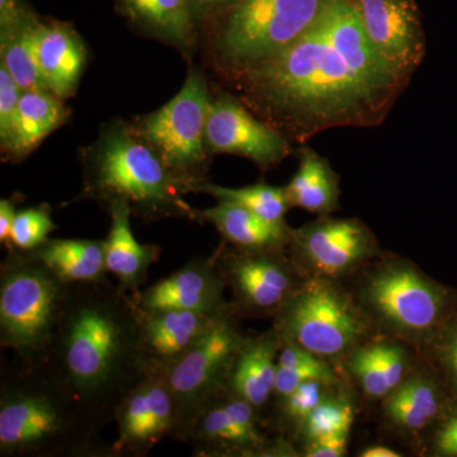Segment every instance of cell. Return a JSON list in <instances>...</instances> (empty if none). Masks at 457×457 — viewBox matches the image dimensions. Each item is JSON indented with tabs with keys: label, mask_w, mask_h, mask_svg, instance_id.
<instances>
[{
	"label": "cell",
	"mask_w": 457,
	"mask_h": 457,
	"mask_svg": "<svg viewBox=\"0 0 457 457\" xmlns=\"http://www.w3.org/2000/svg\"><path fill=\"white\" fill-rule=\"evenodd\" d=\"M101 282L69 291L51 351L59 365L57 383L84 404L107 402L117 392L128 395L149 375L141 354L137 305L121 288Z\"/></svg>",
	"instance_id": "cell-1"
},
{
	"label": "cell",
	"mask_w": 457,
	"mask_h": 457,
	"mask_svg": "<svg viewBox=\"0 0 457 457\" xmlns=\"http://www.w3.org/2000/svg\"><path fill=\"white\" fill-rule=\"evenodd\" d=\"M248 74L262 97L312 126L359 121L378 104L318 25L285 49L249 65Z\"/></svg>",
	"instance_id": "cell-2"
},
{
	"label": "cell",
	"mask_w": 457,
	"mask_h": 457,
	"mask_svg": "<svg viewBox=\"0 0 457 457\" xmlns=\"http://www.w3.org/2000/svg\"><path fill=\"white\" fill-rule=\"evenodd\" d=\"M71 286L31 255L13 257L2 270V343L26 363L49 361Z\"/></svg>",
	"instance_id": "cell-3"
},
{
	"label": "cell",
	"mask_w": 457,
	"mask_h": 457,
	"mask_svg": "<svg viewBox=\"0 0 457 457\" xmlns=\"http://www.w3.org/2000/svg\"><path fill=\"white\" fill-rule=\"evenodd\" d=\"M92 186L112 203L123 201L143 212L189 210L179 195L186 187L162 156L128 132H112L104 139L93 165Z\"/></svg>",
	"instance_id": "cell-4"
},
{
	"label": "cell",
	"mask_w": 457,
	"mask_h": 457,
	"mask_svg": "<svg viewBox=\"0 0 457 457\" xmlns=\"http://www.w3.org/2000/svg\"><path fill=\"white\" fill-rule=\"evenodd\" d=\"M245 342L228 309L162 374L173 398L177 437H188L195 420L218 399Z\"/></svg>",
	"instance_id": "cell-5"
},
{
	"label": "cell",
	"mask_w": 457,
	"mask_h": 457,
	"mask_svg": "<svg viewBox=\"0 0 457 457\" xmlns=\"http://www.w3.org/2000/svg\"><path fill=\"white\" fill-rule=\"evenodd\" d=\"M328 0H237L222 27L218 46L230 62L253 65L299 40Z\"/></svg>",
	"instance_id": "cell-6"
},
{
	"label": "cell",
	"mask_w": 457,
	"mask_h": 457,
	"mask_svg": "<svg viewBox=\"0 0 457 457\" xmlns=\"http://www.w3.org/2000/svg\"><path fill=\"white\" fill-rule=\"evenodd\" d=\"M278 335L318 357L338 356L363 326L347 295L326 279L309 281L278 312Z\"/></svg>",
	"instance_id": "cell-7"
},
{
	"label": "cell",
	"mask_w": 457,
	"mask_h": 457,
	"mask_svg": "<svg viewBox=\"0 0 457 457\" xmlns=\"http://www.w3.org/2000/svg\"><path fill=\"white\" fill-rule=\"evenodd\" d=\"M71 396L55 381L46 387L20 386L3 394L0 403L2 455L50 453L68 444L78 433Z\"/></svg>",
	"instance_id": "cell-8"
},
{
	"label": "cell",
	"mask_w": 457,
	"mask_h": 457,
	"mask_svg": "<svg viewBox=\"0 0 457 457\" xmlns=\"http://www.w3.org/2000/svg\"><path fill=\"white\" fill-rule=\"evenodd\" d=\"M210 106L206 84L191 73L179 95L141 123V135L171 170L197 167L204 156Z\"/></svg>",
	"instance_id": "cell-9"
},
{
	"label": "cell",
	"mask_w": 457,
	"mask_h": 457,
	"mask_svg": "<svg viewBox=\"0 0 457 457\" xmlns=\"http://www.w3.org/2000/svg\"><path fill=\"white\" fill-rule=\"evenodd\" d=\"M370 308L394 329L405 335H425L444 312L441 288L405 266L386 267L376 273L365 287Z\"/></svg>",
	"instance_id": "cell-10"
},
{
	"label": "cell",
	"mask_w": 457,
	"mask_h": 457,
	"mask_svg": "<svg viewBox=\"0 0 457 457\" xmlns=\"http://www.w3.org/2000/svg\"><path fill=\"white\" fill-rule=\"evenodd\" d=\"M324 37L342 57L353 77L380 102L392 93L402 75L376 51L352 0H328L317 22Z\"/></svg>",
	"instance_id": "cell-11"
},
{
	"label": "cell",
	"mask_w": 457,
	"mask_h": 457,
	"mask_svg": "<svg viewBox=\"0 0 457 457\" xmlns=\"http://www.w3.org/2000/svg\"><path fill=\"white\" fill-rule=\"evenodd\" d=\"M240 308L255 314L279 312L296 293L293 270L272 251L225 253L216 261Z\"/></svg>",
	"instance_id": "cell-12"
},
{
	"label": "cell",
	"mask_w": 457,
	"mask_h": 457,
	"mask_svg": "<svg viewBox=\"0 0 457 457\" xmlns=\"http://www.w3.org/2000/svg\"><path fill=\"white\" fill-rule=\"evenodd\" d=\"M206 145L213 153L246 156L260 165L278 163L288 152L287 141L278 131L255 120L228 97L212 102Z\"/></svg>",
	"instance_id": "cell-13"
},
{
	"label": "cell",
	"mask_w": 457,
	"mask_h": 457,
	"mask_svg": "<svg viewBox=\"0 0 457 457\" xmlns=\"http://www.w3.org/2000/svg\"><path fill=\"white\" fill-rule=\"evenodd\" d=\"M363 29L376 51L400 75L422 59L425 44L411 0H357Z\"/></svg>",
	"instance_id": "cell-14"
},
{
	"label": "cell",
	"mask_w": 457,
	"mask_h": 457,
	"mask_svg": "<svg viewBox=\"0 0 457 457\" xmlns=\"http://www.w3.org/2000/svg\"><path fill=\"white\" fill-rule=\"evenodd\" d=\"M303 260L326 278H338L374 254L372 234L356 220H323L294 231Z\"/></svg>",
	"instance_id": "cell-15"
},
{
	"label": "cell",
	"mask_w": 457,
	"mask_h": 457,
	"mask_svg": "<svg viewBox=\"0 0 457 457\" xmlns=\"http://www.w3.org/2000/svg\"><path fill=\"white\" fill-rule=\"evenodd\" d=\"M116 449L145 453L174 425L173 398L163 376L149 374L117 405Z\"/></svg>",
	"instance_id": "cell-16"
},
{
	"label": "cell",
	"mask_w": 457,
	"mask_h": 457,
	"mask_svg": "<svg viewBox=\"0 0 457 457\" xmlns=\"http://www.w3.org/2000/svg\"><path fill=\"white\" fill-rule=\"evenodd\" d=\"M224 285L218 264L196 260L147 287L134 303L141 312H221L228 309L222 299Z\"/></svg>",
	"instance_id": "cell-17"
},
{
	"label": "cell",
	"mask_w": 457,
	"mask_h": 457,
	"mask_svg": "<svg viewBox=\"0 0 457 457\" xmlns=\"http://www.w3.org/2000/svg\"><path fill=\"white\" fill-rule=\"evenodd\" d=\"M137 312L144 366L147 374L162 375L225 311Z\"/></svg>",
	"instance_id": "cell-18"
},
{
	"label": "cell",
	"mask_w": 457,
	"mask_h": 457,
	"mask_svg": "<svg viewBox=\"0 0 457 457\" xmlns=\"http://www.w3.org/2000/svg\"><path fill=\"white\" fill-rule=\"evenodd\" d=\"M33 51L45 88L56 97H69L86 64V50L77 33L62 23L36 21Z\"/></svg>",
	"instance_id": "cell-19"
},
{
	"label": "cell",
	"mask_w": 457,
	"mask_h": 457,
	"mask_svg": "<svg viewBox=\"0 0 457 457\" xmlns=\"http://www.w3.org/2000/svg\"><path fill=\"white\" fill-rule=\"evenodd\" d=\"M253 405L245 399L233 395L231 398L212 402L198 416L189 436L200 444L210 446L252 449L263 444L257 428Z\"/></svg>",
	"instance_id": "cell-20"
},
{
	"label": "cell",
	"mask_w": 457,
	"mask_h": 457,
	"mask_svg": "<svg viewBox=\"0 0 457 457\" xmlns=\"http://www.w3.org/2000/svg\"><path fill=\"white\" fill-rule=\"evenodd\" d=\"M110 209L112 225L107 240H104L107 272L119 279L122 291H135L145 281L149 267L158 260V248L140 245L135 239L129 204L113 201Z\"/></svg>",
	"instance_id": "cell-21"
},
{
	"label": "cell",
	"mask_w": 457,
	"mask_h": 457,
	"mask_svg": "<svg viewBox=\"0 0 457 457\" xmlns=\"http://www.w3.org/2000/svg\"><path fill=\"white\" fill-rule=\"evenodd\" d=\"M281 339L278 332L245 342L228 376V387L233 395L245 399L254 408L263 407L269 402L275 393Z\"/></svg>",
	"instance_id": "cell-22"
},
{
	"label": "cell",
	"mask_w": 457,
	"mask_h": 457,
	"mask_svg": "<svg viewBox=\"0 0 457 457\" xmlns=\"http://www.w3.org/2000/svg\"><path fill=\"white\" fill-rule=\"evenodd\" d=\"M194 213L212 222L228 243L245 251H273L293 237L284 222L266 220L230 203L219 201L215 207Z\"/></svg>",
	"instance_id": "cell-23"
},
{
	"label": "cell",
	"mask_w": 457,
	"mask_h": 457,
	"mask_svg": "<svg viewBox=\"0 0 457 457\" xmlns=\"http://www.w3.org/2000/svg\"><path fill=\"white\" fill-rule=\"evenodd\" d=\"M29 255L68 285L102 281L107 272L106 245L99 240H47Z\"/></svg>",
	"instance_id": "cell-24"
},
{
	"label": "cell",
	"mask_w": 457,
	"mask_h": 457,
	"mask_svg": "<svg viewBox=\"0 0 457 457\" xmlns=\"http://www.w3.org/2000/svg\"><path fill=\"white\" fill-rule=\"evenodd\" d=\"M66 116L68 114L60 98L49 90L22 92L5 150L16 158L29 154L64 122Z\"/></svg>",
	"instance_id": "cell-25"
},
{
	"label": "cell",
	"mask_w": 457,
	"mask_h": 457,
	"mask_svg": "<svg viewBox=\"0 0 457 457\" xmlns=\"http://www.w3.org/2000/svg\"><path fill=\"white\" fill-rule=\"evenodd\" d=\"M291 207L309 212L327 213L338 207V177L326 159L312 150H306L299 170L285 187Z\"/></svg>",
	"instance_id": "cell-26"
},
{
	"label": "cell",
	"mask_w": 457,
	"mask_h": 457,
	"mask_svg": "<svg viewBox=\"0 0 457 457\" xmlns=\"http://www.w3.org/2000/svg\"><path fill=\"white\" fill-rule=\"evenodd\" d=\"M385 411L394 425L408 431H420L437 417L440 395L435 385L425 378H404L387 396Z\"/></svg>",
	"instance_id": "cell-27"
},
{
	"label": "cell",
	"mask_w": 457,
	"mask_h": 457,
	"mask_svg": "<svg viewBox=\"0 0 457 457\" xmlns=\"http://www.w3.org/2000/svg\"><path fill=\"white\" fill-rule=\"evenodd\" d=\"M126 13L167 40L188 44L196 22L192 0H121Z\"/></svg>",
	"instance_id": "cell-28"
},
{
	"label": "cell",
	"mask_w": 457,
	"mask_h": 457,
	"mask_svg": "<svg viewBox=\"0 0 457 457\" xmlns=\"http://www.w3.org/2000/svg\"><path fill=\"white\" fill-rule=\"evenodd\" d=\"M35 18L29 17L25 22L13 29L2 31V64L7 68L22 92L44 89L35 51H33V27Z\"/></svg>",
	"instance_id": "cell-29"
},
{
	"label": "cell",
	"mask_w": 457,
	"mask_h": 457,
	"mask_svg": "<svg viewBox=\"0 0 457 457\" xmlns=\"http://www.w3.org/2000/svg\"><path fill=\"white\" fill-rule=\"evenodd\" d=\"M195 191L206 192L222 203H230L245 207L261 216L262 219L272 222H284L285 213L290 209L285 188L273 186L255 185L245 188H227L221 186L192 185Z\"/></svg>",
	"instance_id": "cell-30"
},
{
	"label": "cell",
	"mask_w": 457,
	"mask_h": 457,
	"mask_svg": "<svg viewBox=\"0 0 457 457\" xmlns=\"http://www.w3.org/2000/svg\"><path fill=\"white\" fill-rule=\"evenodd\" d=\"M354 411L347 399L328 395L302 422L308 441L336 435H350Z\"/></svg>",
	"instance_id": "cell-31"
},
{
	"label": "cell",
	"mask_w": 457,
	"mask_h": 457,
	"mask_svg": "<svg viewBox=\"0 0 457 457\" xmlns=\"http://www.w3.org/2000/svg\"><path fill=\"white\" fill-rule=\"evenodd\" d=\"M55 228L46 209L22 210L14 218L8 242L18 251L31 252L47 242V237Z\"/></svg>",
	"instance_id": "cell-32"
},
{
	"label": "cell",
	"mask_w": 457,
	"mask_h": 457,
	"mask_svg": "<svg viewBox=\"0 0 457 457\" xmlns=\"http://www.w3.org/2000/svg\"><path fill=\"white\" fill-rule=\"evenodd\" d=\"M351 371L356 376L363 392L371 398H385L392 393L376 356L374 345H366L354 352L351 360Z\"/></svg>",
	"instance_id": "cell-33"
},
{
	"label": "cell",
	"mask_w": 457,
	"mask_h": 457,
	"mask_svg": "<svg viewBox=\"0 0 457 457\" xmlns=\"http://www.w3.org/2000/svg\"><path fill=\"white\" fill-rule=\"evenodd\" d=\"M329 385L332 383L324 380H309L300 385L290 395L284 398L285 413L295 422L302 423L329 395Z\"/></svg>",
	"instance_id": "cell-34"
},
{
	"label": "cell",
	"mask_w": 457,
	"mask_h": 457,
	"mask_svg": "<svg viewBox=\"0 0 457 457\" xmlns=\"http://www.w3.org/2000/svg\"><path fill=\"white\" fill-rule=\"evenodd\" d=\"M309 380H324L333 384L337 381V376L323 361L315 365L302 366V368H278L276 366L275 394L284 399L300 385Z\"/></svg>",
	"instance_id": "cell-35"
},
{
	"label": "cell",
	"mask_w": 457,
	"mask_h": 457,
	"mask_svg": "<svg viewBox=\"0 0 457 457\" xmlns=\"http://www.w3.org/2000/svg\"><path fill=\"white\" fill-rule=\"evenodd\" d=\"M22 89L4 65H0V139L7 147Z\"/></svg>",
	"instance_id": "cell-36"
},
{
	"label": "cell",
	"mask_w": 457,
	"mask_h": 457,
	"mask_svg": "<svg viewBox=\"0 0 457 457\" xmlns=\"http://www.w3.org/2000/svg\"><path fill=\"white\" fill-rule=\"evenodd\" d=\"M374 345L376 356H378L381 370L386 378L387 386L393 393L404 380L405 370H407L405 352L398 345H383V343Z\"/></svg>",
	"instance_id": "cell-37"
},
{
	"label": "cell",
	"mask_w": 457,
	"mask_h": 457,
	"mask_svg": "<svg viewBox=\"0 0 457 457\" xmlns=\"http://www.w3.org/2000/svg\"><path fill=\"white\" fill-rule=\"evenodd\" d=\"M348 435L329 436L311 441L306 446L308 457H342L347 453Z\"/></svg>",
	"instance_id": "cell-38"
},
{
	"label": "cell",
	"mask_w": 457,
	"mask_h": 457,
	"mask_svg": "<svg viewBox=\"0 0 457 457\" xmlns=\"http://www.w3.org/2000/svg\"><path fill=\"white\" fill-rule=\"evenodd\" d=\"M32 17L22 0H0V27L2 31L13 29Z\"/></svg>",
	"instance_id": "cell-39"
},
{
	"label": "cell",
	"mask_w": 457,
	"mask_h": 457,
	"mask_svg": "<svg viewBox=\"0 0 457 457\" xmlns=\"http://www.w3.org/2000/svg\"><path fill=\"white\" fill-rule=\"evenodd\" d=\"M436 450L444 456H457V416L451 418L438 433Z\"/></svg>",
	"instance_id": "cell-40"
},
{
	"label": "cell",
	"mask_w": 457,
	"mask_h": 457,
	"mask_svg": "<svg viewBox=\"0 0 457 457\" xmlns=\"http://www.w3.org/2000/svg\"><path fill=\"white\" fill-rule=\"evenodd\" d=\"M237 0H192L195 21L209 16L219 9L231 7Z\"/></svg>",
	"instance_id": "cell-41"
},
{
	"label": "cell",
	"mask_w": 457,
	"mask_h": 457,
	"mask_svg": "<svg viewBox=\"0 0 457 457\" xmlns=\"http://www.w3.org/2000/svg\"><path fill=\"white\" fill-rule=\"evenodd\" d=\"M17 212L13 203L3 198L0 201V242H8L9 234H11L12 225Z\"/></svg>",
	"instance_id": "cell-42"
},
{
	"label": "cell",
	"mask_w": 457,
	"mask_h": 457,
	"mask_svg": "<svg viewBox=\"0 0 457 457\" xmlns=\"http://www.w3.org/2000/svg\"><path fill=\"white\" fill-rule=\"evenodd\" d=\"M445 359H446L451 375L457 384V329L451 335L446 348H445Z\"/></svg>",
	"instance_id": "cell-43"
},
{
	"label": "cell",
	"mask_w": 457,
	"mask_h": 457,
	"mask_svg": "<svg viewBox=\"0 0 457 457\" xmlns=\"http://www.w3.org/2000/svg\"><path fill=\"white\" fill-rule=\"evenodd\" d=\"M362 457H400V453H396L395 450L389 449L385 446H372L369 449L363 450L361 453Z\"/></svg>",
	"instance_id": "cell-44"
}]
</instances>
